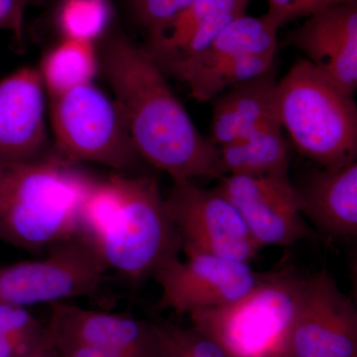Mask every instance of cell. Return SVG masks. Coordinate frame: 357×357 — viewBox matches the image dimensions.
<instances>
[{
	"mask_svg": "<svg viewBox=\"0 0 357 357\" xmlns=\"http://www.w3.org/2000/svg\"><path fill=\"white\" fill-rule=\"evenodd\" d=\"M102 63L141 158L173 183L225 176L220 147L199 132L145 47L115 37L105 47Z\"/></svg>",
	"mask_w": 357,
	"mask_h": 357,
	"instance_id": "cell-1",
	"label": "cell"
},
{
	"mask_svg": "<svg viewBox=\"0 0 357 357\" xmlns=\"http://www.w3.org/2000/svg\"><path fill=\"white\" fill-rule=\"evenodd\" d=\"M79 234L107 269L133 283L153 277L181 250L165 198L149 177L115 174L95 181L82 206Z\"/></svg>",
	"mask_w": 357,
	"mask_h": 357,
	"instance_id": "cell-2",
	"label": "cell"
},
{
	"mask_svg": "<svg viewBox=\"0 0 357 357\" xmlns=\"http://www.w3.org/2000/svg\"><path fill=\"white\" fill-rule=\"evenodd\" d=\"M93 183L60 156L0 157V241L39 253L77 236Z\"/></svg>",
	"mask_w": 357,
	"mask_h": 357,
	"instance_id": "cell-3",
	"label": "cell"
},
{
	"mask_svg": "<svg viewBox=\"0 0 357 357\" xmlns=\"http://www.w3.org/2000/svg\"><path fill=\"white\" fill-rule=\"evenodd\" d=\"M276 112L294 146L321 168L356 162L357 107L349 95L300 59L276 86Z\"/></svg>",
	"mask_w": 357,
	"mask_h": 357,
	"instance_id": "cell-4",
	"label": "cell"
},
{
	"mask_svg": "<svg viewBox=\"0 0 357 357\" xmlns=\"http://www.w3.org/2000/svg\"><path fill=\"white\" fill-rule=\"evenodd\" d=\"M304 277L287 265L267 271L241 299L190 314L192 328L229 357H293V333Z\"/></svg>",
	"mask_w": 357,
	"mask_h": 357,
	"instance_id": "cell-5",
	"label": "cell"
},
{
	"mask_svg": "<svg viewBox=\"0 0 357 357\" xmlns=\"http://www.w3.org/2000/svg\"><path fill=\"white\" fill-rule=\"evenodd\" d=\"M51 123L59 156L123 172L140 158L114 98L93 83L51 96Z\"/></svg>",
	"mask_w": 357,
	"mask_h": 357,
	"instance_id": "cell-6",
	"label": "cell"
},
{
	"mask_svg": "<svg viewBox=\"0 0 357 357\" xmlns=\"http://www.w3.org/2000/svg\"><path fill=\"white\" fill-rule=\"evenodd\" d=\"M47 252L0 267V304L28 307L100 295L109 269L88 239L77 234Z\"/></svg>",
	"mask_w": 357,
	"mask_h": 357,
	"instance_id": "cell-7",
	"label": "cell"
},
{
	"mask_svg": "<svg viewBox=\"0 0 357 357\" xmlns=\"http://www.w3.org/2000/svg\"><path fill=\"white\" fill-rule=\"evenodd\" d=\"M165 202L185 255L202 253L250 263L259 253L261 248L241 213L217 187L175 182Z\"/></svg>",
	"mask_w": 357,
	"mask_h": 357,
	"instance_id": "cell-8",
	"label": "cell"
},
{
	"mask_svg": "<svg viewBox=\"0 0 357 357\" xmlns=\"http://www.w3.org/2000/svg\"><path fill=\"white\" fill-rule=\"evenodd\" d=\"M266 272H256L250 263L211 255L175 256L155 272L161 289L159 307L178 314L231 304L248 295Z\"/></svg>",
	"mask_w": 357,
	"mask_h": 357,
	"instance_id": "cell-9",
	"label": "cell"
},
{
	"mask_svg": "<svg viewBox=\"0 0 357 357\" xmlns=\"http://www.w3.org/2000/svg\"><path fill=\"white\" fill-rule=\"evenodd\" d=\"M217 188L239 211L260 248H289L312 236L289 174L225 175Z\"/></svg>",
	"mask_w": 357,
	"mask_h": 357,
	"instance_id": "cell-10",
	"label": "cell"
},
{
	"mask_svg": "<svg viewBox=\"0 0 357 357\" xmlns=\"http://www.w3.org/2000/svg\"><path fill=\"white\" fill-rule=\"evenodd\" d=\"M293 357H357V310L326 269L303 281Z\"/></svg>",
	"mask_w": 357,
	"mask_h": 357,
	"instance_id": "cell-11",
	"label": "cell"
},
{
	"mask_svg": "<svg viewBox=\"0 0 357 357\" xmlns=\"http://www.w3.org/2000/svg\"><path fill=\"white\" fill-rule=\"evenodd\" d=\"M277 32L278 30L264 16L252 17L243 14L231 21L196 57L160 68L165 75L182 82L192 98L208 102L215 98V86L220 77L238 59L276 54Z\"/></svg>",
	"mask_w": 357,
	"mask_h": 357,
	"instance_id": "cell-12",
	"label": "cell"
},
{
	"mask_svg": "<svg viewBox=\"0 0 357 357\" xmlns=\"http://www.w3.org/2000/svg\"><path fill=\"white\" fill-rule=\"evenodd\" d=\"M50 309L46 328L54 347L86 345L162 357L158 324L84 309L70 302L54 303Z\"/></svg>",
	"mask_w": 357,
	"mask_h": 357,
	"instance_id": "cell-13",
	"label": "cell"
},
{
	"mask_svg": "<svg viewBox=\"0 0 357 357\" xmlns=\"http://www.w3.org/2000/svg\"><path fill=\"white\" fill-rule=\"evenodd\" d=\"M316 69L349 95L357 89V1L310 16L286 36Z\"/></svg>",
	"mask_w": 357,
	"mask_h": 357,
	"instance_id": "cell-14",
	"label": "cell"
},
{
	"mask_svg": "<svg viewBox=\"0 0 357 357\" xmlns=\"http://www.w3.org/2000/svg\"><path fill=\"white\" fill-rule=\"evenodd\" d=\"M45 86L39 70L21 68L0 81V157H38L46 143Z\"/></svg>",
	"mask_w": 357,
	"mask_h": 357,
	"instance_id": "cell-15",
	"label": "cell"
},
{
	"mask_svg": "<svg viewBox=\"0 0 357 357\" xmlns=\"http://www.w3.org/2000/svg\"><path fill=\"white\" fill-rule=\"evenodd\" d=\"M303 217L331 238L357 236V163L321 168L296 187Z\"/></svg>",
	"mask_w": 357,
	"mask_h": 357,
	"instance_id": "cell-16",
	"label": "cell"
},
{
	"mask_svg": "<svg viewBox=\"0 0 357 357\" xmlns=\"http://www.w3.org/2000/svg\"><path fill=\"white\" fill-rule=\"evenodd\" d=\"M274 68L213 98L210 139L222 147L270 126H280L276 112Z\"/></svg>",
	"mask_w": 357,
	"mask_h": 357,
	"instance_id": "cell-17",
	"label": "cell"
},
{
	"mask_svg": "<svg viewBox=\"0 0 357 357\" xmlns=\"http://www.w3.org/2000/svg\"><path fill=\"white\" fill-rule=\"evenodd\" d=\"M225 175L264 176L289 174V145L281 126H270L220 147Z\"/></svg>",
	"mask_w": 357,
	"mask_h": 357,
	"instance_id": "cell-18",
	"label": "cell"
},
{
	"mask_svg": "<svg viewBox=\"0 0 357 357\" xmlns=\"http://www.w3.org/2000/svg\"><path fill=\"white\" fill-rule=\"evenodd\" d=\"M98 60L93 42L64 38L52 49L39 70L50 96L93 83Z\"/></svg>",
	"mask_w": 357,
	"mask_h": 357,
	"instance_id": "cell-19",
	"label": "cell"
},
{
	"mask_svg": "<svg viewBox=\"0 0 357 357\" xmlns=\"http://www.w3.org/2000/svg\"><path fill=\"white\" fill-rule=\"evenodd\" d=\"M241 0H195L173 20L149 31V43L145 48L155 60L166 57L191 38L211 15Z\"/></svg>",
	"mask_w": 357,
	"mask_h": 357,
	"instance_id": "cell-20",
	"label": "cell"
},
{
	"mask_svg": "<svg viewBox=\"0 0 357 357\" xmlns=\"http://www.w3.org/2000/svg\"><path fill=\"white\" fill-rule=\"evenodd\" d=\"M50 342L46 326L27 307L0 304V357H18Z\"/></svg>",
	"mask_w": 357,
	"mask_h": 357,
	"instance_id": "cell-21",
	"label": "cell"
},
{
	"mask_svg": "<svg viewBox=\"0 0 357 357\" xmlns=\"http://www.w3.org/2000/svg\"><path fill=\"white\" fill-rule=\"evenodd\" d=\"M112 14L109 0H63L58 25L64 38L93 43L109 27Z\"/></svg>",
	"mask_w": 357,
	"mask_h": 357,
	"instance_id": "cell-22",
	"label": "cell"
},
{
	"mask_svg": "<svg viewBox=\"0 0 357 357\" xmlns=\"http://www.w3.org/2000/svg\"><path fill=\"white\" fill-rule=\"evenodd\" d=\"M357 0H268L269 8L264 17L275 29L293 21L307 18L328 7Z\"/></svg>",
	"mask_w": 357,
	"mask_h": 357,
	"instance_id": "cell-23",
	"label": "cell"
},
{
	"mask_svg": "<svg viewBox=\"0 0 357 357\" xmlns=\"http://www.w3.org/2000/svg\"><path fill=\"white\" fill-rule=\"evenodd\" d=\"M195 0H132L136 18L148 32L156 29L191 6Z\"/></svg>",
	"mask_w": 357,
	"mask_h": 357,
	"instance_id": "cell-24",
	"label": "cell"
},
{
	"mask_svg": "<svg viewBox=\"0 0 357 357\" xmlns=\"http://www.w3.org/2000/svg\"><path fill=\"white\" fill-rule=\"evenodd\" d=\"M164 325L188 357H229L217 342L196 328H183L172 324Z\"/></svg>",
	"mask_w": 357,
	"mask_h": 357,
	"instance_id": "cell-25",
	"label": "cell"
},
{
	"mask_svg": "<svg viewBox=\"0 0 357 357\" xmlns=\"http://www.w3.org/2000/svg\"><path fill=\"white\" fill-rule=\"evenodd\" d=\"M25 10L20 0H0V30L11 32L16 39L21 40Z\"/></svg>",
	"mask_w": 357,
	"mask_h": 357,
	"instance_id": "cell-26",
	"label": "cell"
},
{
	"mask_svg": "<svg viewBox=\"0 0 357 357\" xmlns=\"http://www.w3.org/2000/svg\"><path fill=\"white\" fill-rule=\"evenodd\" d=\"M54 349L59 357H159L123 349H102L86 345H61Z\"/></svg>",
	"mask_w": 357,
	"mask_h": 357,
	"instance_id": "cell-27",
	"label": "cell"
},
{
	"mask_svg": "<svg viewBox=\"0 0 357 357\" xmlns=\"http://www.w3.org/2000/svg\"><path fill=\"white\" fill-rule=\"evenodd\" d=\"M162 342V357H188L172 335L167 331L163 323L158 324Z\"/></svg>",
	"mask_w": 357,
	"mask_h": 357,
	"instance_id": "cell-28",
	"label": "cell"
},
{
	"mask_svg": "<svg viewBox=\"0 0 357 357\" xmlns=\"http://www.w3.org/2000/svg\"><path fill=\"white\" fill-rule=\"evenodd\" d=\"M18 357H59V356L50 342Z\"/></svg>",
	"mask_w": 357,
	"mask_h": 357,
	"instance_id": "cell-29",
	"label": "cell"
},
{
	"mask_svg": "<svg viewBox=\"0 0 357 357\" xmlns=\"http://www.w3.org/2000/svg\"><path fill=\"white\" fill-rule=\"evenodd\" d=\"M30 0H20L21 3L23 4L25 7H27L28 3H29Z\"/></svg>",
	"mask_w": 357,
	"mask_h": 357,
	"instance_id": "cell-30",
	"label": "cell"
}]
</instances>
